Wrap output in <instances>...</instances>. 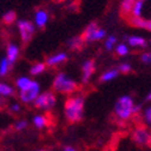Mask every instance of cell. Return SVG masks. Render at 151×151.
<instances>
[{"label": "cell", "instance_id": "obj_1", "mask_svg": "<svg viewBox=\"0 0 151 151\" xmlns=\"http://www.w3.org/2000/svg\"><path fill=\"white\" fill-rule=\"evenodd\" d=\"M83 108H84V99L83 97L76 96V97L67 99L65 102V107H64L66 120L71 124L82 121Z\"/></svg>", "mask_w": 151, "mask_h": 151}, {"label": "cell", "instance_id": "obj_2", "mask_svg": "<svg viewBox=\"0 0 151 151\" xmlns=\"http://www.w3.org/2000/svg\"><path fill=\"white\" fill-rule=\"evenodd\" d=\"M53 90L59 93H72L78 90V84L70 79L65 73H59L53 81Z\"/></svg>", "mask_w": 151, "mask_h": 151}, {"label": "cell", "instance_id": "obj_3", "mask_svg": "<svg viewBox=\"0 0 151 151\" xmlns=\"http://www.w3.org/2000/svg\"><path fill=\"white\" fill-rule=\"evenodd\" d=\"M133 101L129 96H122L115 103L114 113L120 120H127L133 114Z\"/></svg>", "mask_w": 151, "mask_h": 151}, {"label": "cell", "instance_id": "obj_4", "mask_svg": "<svg viewBox=\"0 0 151 151\" xmlns=\"http://www.w3.org/2000/svg\"><path fill=\"white\" fill-rule=\"evenodd\" d=\"M56 103V97L54 95L53 91H46L43 93H39L34 101V106L37 109H42V110H49L52 109Z\"/></svg>", "mask_w": 151, "mask_h": 151}, {"label": "cell", "instance_id": "obj_5", "mask_svg": "<svg viewBox=\"0 0 151 151\" xmlns=\"http://www.w3.org/2000/svg\"><path fill=\"white\" fill-rule=\"evenodd\" d=\"M39 93H40V84L35 81H31V83L27 89L19 91V100L23 103H31L39 96Z\"/></svg>", "mask_w": 151, "mask_h": 151}, {"label": "cell", "instance_id": "obj_6", "mask_svg": "<svg viewBox=\"0 0 151 151\" xmlns=\"http://www.w3.org/2000/svg\"><path fill=\"white\" fill-rule=\"evenodd\" d=\"M133 142L142 147H150L151 146V133L145 127H138L132 133Z\"/></svg>", "mask_w": 151, "mask_h": 151}, {"label": "cell", "instance_id": "obj_7", "mask_svg": "<svg viewBox=\"0 0 151 151\" xmlns=\"http://www.w3.org/2000/svg\"><path fill=\"white\" fill-rule=\"evenodd\" d=\"M18 30H19V35H21V41L23 45H28L32 36L35 34V27L31 22L29 21H19L17 23Z\"/></svg>", "mask_w": 151, "mask_h": 151}, {"label": "cell", "instance_id": "obj_8", "mask_svg": "<svg viewBox=\"0 0 151 151\" xmlns=\"http://www.w3.org/2000/svg\"><path fill=\"white\" fill-rule=\"evenodd\" d=\"M18 56H19V48H18V46H16L14 43H10L6 48V59H7V61L13 66V64L18 59Z\"/></svg>", "mask_w": 151, "mask_h": 151}, {"label": "cell", "instance_id": "obj_9", "mask_svg": "<svg viewBox=\"0 0 151 151\" xmlns=\"http://www.w3.org/2000/svg\"><path fill=\"white\" fill-rule=\"evenodd\" d=\"M95 72V61L88 60L83 64V83H88L90 77Z\"/></svg>", "mask_w": 151, "mask_h": 151}, {"label": "cell", "instance_id": "obj_10", "mask_svg": "<svg viewBox=\"0 0 151 151\" xmlns=\"http://www.w3.org/2000/svg\"><path fill=\"white\" fill-rule=\"evenodd\" d=\"M99 27L96 23H90L86 29L84 30V32L82 34V40L83 42H90V41H93V36H95V32L97 31Z\"/></svg>", "mask_w": 151, "mask_h": 151}, {"label": "cell", "instance_id": "obj_11", "mask_svg": "<svg viewBox=\"0 0 151 151\" xmlns=\"http://www.w3.org/2000/svg\"><path fill=\"white\" fill-rule=\"evenodd\" d=\"M66 60H67V55L65 53H59V54H55V55L49 56V58L46 60L45 64H46V66L53 67V66H56V65H59V64L66 61Z\"/></svg>", "mask_w": 151, "mask_h": 151}, {"label": "cell", "instance_id": "obj_12", "mask_svg": "<svg viewBox=\"0 0 151 151\" xmlns=\"http://www.w3.org/2000/svg\"><path fill=\"white\" fill-rule=\"evenodd\" d=\"M134 1H136V0H124V1H122L121 9H120V13H121L122 18H125V19H126L127 17H129Z\"/></svg>", "mask_w": 151, "mask_h": 151}, {"label": "cell", "instance_id": "obj_13", "mask_svg": "<svg viewBox=\"0 0 151 151\" xmlns=\"http://www.w3.org/2000/svg\"><path fill=\"white\" fill-rule=\"evenodd\" d=\"M14 89L6 84V83H3V82H0V96H3V97H11L14 95Z\"/></svg>", "mask_w": 151, "mask_h": 151}, {"label": "cell", "instance_id": "obj_14", "mask_svg": "<svg viewBox=\"0 0 151 151\" xmlns=\"http://www.w3.org/2000/svg\"><path fill=\"white\" fill-rule=\"evenodd\" d=\"M48 21V13L46 11H39L35 16V22L39 28H43Z\"/></svg>", "mask_w": 151, "mask_h": 151}, {"label": "cell", "instance_id": "obj_15", "mask_svg": "<svg viewBox=\"0 0 151 151\" xmlns=\"http://www.w3.org/2000/svg\"><path fill=\"white\" fill-rule=\"evenodd\" d=\"M83 45H84V42H83L81 36L79 37H74V39H72V40L68 41V47L72 50H79V49H82Z\"/></svg>", "mask_w": 151, "mask_h": 151}, {"label": "cell", "instance_id": "obj_16", "mask_svg": "<svg viewBox=\"0 0 151 151\" xmlns=\"http://www.w3.org/2000/svg\"><path fill=\"white\" fill-rule=\"evenodd\" d=\"M144 3H145V0H136L134 1L133 7H132V12H131L132 14H133V17H140Z\"/></svg>", "mask_w": 151, "mask_h": 151}, {"label": "cell", "instance_id": "obj_17", "mask_svg": "<svg viewBox=\"0 0 151 151\" xmlns=\"http://www.w3.org/2000/svg\"><path fill=\"white\" fill-rule=\"evenodd\" d=\"M11 67H12V65L7 61V59H6V58L1 59V61H0V76H1V77L6 76V74L10 72Z\"/></svg>", "mask_w": 151, "mask_h": 151}, {"label": "cell", "instance_id": "obj_18", "mask_svg": "<svg viewBox=\"0 0 151 151\" xmlns=\"http://www.w3.org/2000/svg\"><path fill=\"white\" fill-rule=\"evenodd\" d=\"M30 83H31V79H29L28 77H19L16 81V86L19 89V91H22V90L27 89Z\"/></svg>", "mask_w": 151, "mask_h": 151}, {"label": "cell", "instance_id": "obj_19", "mask_svg": "<svg viewBox=\"0 0 151 151\" xmlns=\"http://www.w3.org/2000/svg\"><path fill=\"white\" fill-rule=\"evenodd\" d=\"M32 122L34 125L37 127V128H43L47 126L48 124V120L46 116H42V115H36L34 119H32Z\"/></svg>", "mask_w": 151, "mask_h": 151}, {"label": "cell", "instance_id": "obj_20", "mask_svg": "<svg viewBox=\"0 0 151 151\" xmlns=\"http://www.w3.org/2000/svg\"><path fill=\"white\" fill-rule=\"evenodd\" d=\"M16 18H17L16 12H14V11H9V12H6V13L3 16V22H4L5 24L10 25V24H12V23L16 22Z\"/></svg>", "mask_w": 151, "mask_h": 151}, {"label": "cell", "instance_id": "obj_21", "mask_svg": "<svg viewBox=\"0 0 151 151\" xmlns=\"http://www.w3.org/2000/svg\"><path fill=\"white\" fill-rule=\"evenodd\" d=\"M118 74H119V71L118 70H110L108 72H106L102 77L100 78L101 82H108V81H111V79H114L118 77Z\"/></svg>", "mask_w": 151, "mask_h": 151}, {"label": "cell", "instance_id": "obj_22", "mask_svg": "<svg viewBox=\"0 0 151 151\" xmlns=\"http://www.w3.org/2000/svg\"><path fill=\"white\" fill-rule=\"evenodd\" d=\"M128 42L131 46H134V47H145L146 46V41L144 39H142V37H137V36L129 37Z\"/></svg>", "mask_w": 151, "mask_h": 151}, {"label": "cell", "instance_id": "obj_23", "mask_svg": "<svg viewBox=\"0 0 151 151\" xmlns=\"http://www.w3.org/2000/svg\"><path fill=\"white\" fill-rule=\"evenodd\" d=\"M45 70H46V64H43V63H37V64L32 65V67L30 68V74L37 76V74L42 73Z\"/></svg>", "mask_w": 151, "mask_h": 151}, {"label": "cell", "instance_id": "obj_24", "mask_svg": "<svg viewBox=\"0 0 151 151\" xmlns=\"http://www.w3.org/2000/svg\"><path fill=\"white\" fill-rule=\"evenodd\" d=\"M27 126H28V121L27 120H19V121L16 122L14 129L16 131H23L24 128H27Z\"/></svg>", "mask_w": 151, "mask_h": 151}, {"label": "cell", "instance_id": "obj_25", "mask_svg": "<svg viewBox=\"0 0 151 151\" xmlns=\"http://www.w3.org/2000/svg\"><path fill=\"white\" fill-rule=\"evenodd\" d=\"M116 42V39L114 36H110V37H108V40H107V42H106V48L108 49V50H110L111 49V47H113V45H114Z\"/></svg>", "mask_w": 151, "mask_h": 151}, {"label": "cell", "instance_id": "obj_26", "mask_svg": "<svg viewBox=\"0 0 151 151\" xmlns=\"http://www.w3.org/2000/svg\"><path fill=\"white\" fill-rule=\"evenodd\" d=\"M116 53H118L119 55H126V54L128 53V49H127V47H126L125 45H120V46H118V48H116Z\"/></svg>", "mask_w": 151, "mask_h": 151}, {"label": "cell", "instance_id": "obj_27", "mask_svg": "<svg viewBox=\"0 0 151 151\" xmlns=\"http://www.w3.org/2000/svg\"><path fill=\"white\" fill-rule=\"evenodd\" d=\"M106 35V31L102 30V29H97V31L95 32V36H93V41L95 40H101L103 39V36Z\"/></svg>", "mask_w": 151, "mask_h": 151}, {"label": "cell", "instance_id": "obj_28", "mask_svg": "<svg viewBox=\"0 0 151 151\" xmlns=\"http://www.w3.org/2000/svg\"><path fill=\"white\" fill-rule=\"evenodd\" d=\"M142 61L146 65H151V53H146L142 55Z\"/></svg>", "mask_w": 151, "mask_h": 151}, {"label": "cell", "instance_id": "obj_29", "mask_svg": "<svg viewBox=\"0 0 151 151\" xmlns=\"http://www.w3.org/2000/svg\"><path fill=\"white\" fill-rule=\"evenodd\" d=\"M131 66L128 65V64H122V65H120L119 66V71L120 72H122V73H128V72H131Z\"/></svg>", "mask_w": 151, "mask_h": 151}, {"label": "cell", "instance_id": "obj_30", "mask_svg": "<svg viewBox=\"0 0 151 151\" xmlns=\"http://www.w3.org/2000/svg\"><path fill=\"white\" fill-rule=\"evenodd\" d=\"M19 110H21V106L17 104V103H13V104L10 107V111L13 113V114H14V113H17V111H19Z\"/></svg>", "mask_w": 151, "mask_h": 151}, {"label": "cell", "instance_id": "obj_31", "mask_svg": "<svg viewBox=\"0 0 151 151\" xmlns=\"http://www.w3.org/2000/svg\"><path fill=\"white\" fill-rule=\"evenodd\" d=\"M145 119H146V121L149 124H151V107L147 108L146 111H145Z\"/></svg>", "mask_w": 151, "mask_h": 151}, {"label": "cell", "instance_id": "obj_32", "mask_svg": "<svg viewBox=\"0 0 151 151\" xmlns=\"http://www.w3.org/2000/svg\"><path fill=\"white\" fill-rule=\"evenodd\" d=\"M6 106H7V102H6V100H5L3 96H0V110L5 109V108H6Z\"/></svg>", "mask_w": 151, "mask_h": 151}, {"label": "cell", "instance_id": "obj_33", "mask_svg": "<svg viewBox=\"0 0 151 151\" xmlns=\"http://www.w3.org/2000/svg\"><path fill=\"white\" fill-rule=\"evenodd\" d=\"M144 29H146V30H150V31H151V21H145Z\"/></svg>", "mask_w": 151, "mask_h": 151}, {"label": "cell", "instance_id": "obj_34", "mask_svg": "<svg viewBox=\"0 0 151 151\" xmlns=\"http://www.w3.org/2000/svg\"><path fill=\"white\" fill-rule=\"evenodd\" d=\"M64 151H76V149H73V147H71V146H66V147L64 149Z\"/></svg>", "mask_w": 151, "mask_h": 151}, {"label": "cell", "instance_id": "obj_35", "mask_svg": "<svg viewBox=\"0 0 151 151\" xmlns=\"http://www.w3.org/2000/svg\"><path fill=\"white\" fill-rule=\"evenodd\" d=\"M146 100H147V101H150V100H151V92H150V93H149V96H147V97H146Z\"/></svg>", "mask_w": 151, "mask_h": 151}, {"label": "cell", "instance_id": "obj_36", "mask_svg": "<svg viewBox=\"0 0 151 151\" xmlns=\"http://www.w3.org/2000/svg\"><path fill=\"white\" fill-rule=\"evenodd\" d=\"M37 151H43V150H37Z\"/></svg>", "mask_w": 151, "mask_h": 151}, {"label": "cell", "instance_id": "obj_37", "mask_svg": "<svg viewBox=\"0 0 151 151\" xmlns=\"http://www.w3.org/2000/svg\"><path fill=\"white\" fill-rule=\"evenodd\" d=\"M43 151H45V150H43Z\"/></svg>", "mask_w": 151, "mask_h": 151}]
</instances>
